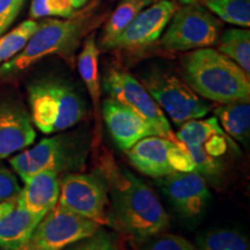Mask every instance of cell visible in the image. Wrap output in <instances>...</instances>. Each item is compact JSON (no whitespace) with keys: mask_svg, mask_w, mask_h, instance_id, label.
Wrapping results in <instances>:
<instances>
[{"mask_svg":"<svg viewBox=\"0 0 250 250\" xmlns=\"http://www.w3.org/2000/svg\"><path fill=\"white\" fill-rule=\"evenodd\" d=\"M176 143L162 136H149L134 144L126 155L140 173L160 179L175 171L170 156Z\"/></svg>","mask_w":250,"mask_h":250,"instance_id":"9a60e30c","label":"cell"},{"mask_svg":"<svg viewBox=\"0 0 250 250\" xmlns=\"http://www.w3.org/2000/svg\"><path fill=\"white\" fill-rule=\"evenodd\" d=\"M39 24L35 20H27L9 33L0 36V65L8 62L23 49Z\"/></svg>","mask_w":250,"mask_h":250,"instance_id":"d4e9b609","label":"cell"},{"mask_svg":"<svg viewBox=\"0 0 250 250\" xmlns=\"http://www.w3.org/2000/svg\"><path fill=\"white\" fill-rule=\"evenodd\" d=\"M100 225L56 204L46 212L20 250H64L67 246L93 235Z\"/></svg>","mask_w":250,"mask_h":250,"instance_id":"ba28073f","label":"cell"},{"mask_svg":"<svg viewBox=\"0 0 250 250\" xmlns=\"http://www.w3.org/2000/svg\"><path fill=\"white\" fill-rule=\"evenodd\" d=\"M236 62L247 74H250V30L230 28L219 37V50Z\"/></svg>","mask_w":250,"mask_h":250,"instance_id":"44dd1931","label":"cell"},{"mask_svg":"<svg viewBox=\"0 0 250 250\" xmlns=\"http://www.w3.org/2000/svg\"><path fill=\"white\" fill-rule=\"evenodd\" d=\"M87 18L65 20L49 19L40 23L19 54L0 65V77H12L26 71L41 59L52 55L71 57L85 34Z\"/></svg>","mask_w":250,"mask_h":250,"instance_id":"277c9868","label":"cell"},{"mask_svg":"<svg viewBox=\"0 0 250 250\" xmlns=\"http://www.w3.org/2000/svg\"><path fill=\"white\" fill-rule=\"evenodd\" d=\"M223 22L199 1L190 2L174 12L161 45L170 52H187L217 44Z\"/></svg>","mask_w":250,"mask_h":250,"instance_id":"8992f818","label":"cell"},{"mask_svg":"<svg viewBox=\"0 0 250 250\" xmlns=\"http://www.w3.org/2000/svg\"><path fill=\"white\" fill-rule=\"evenodd\" d=\"M30 118L41 132H62L77 125L85 117L81 96L61 78H43L28 86Z\"/></svg>","mask_w":250,"mask_h":250,"instance_id":"3957f363","label":"cell"},{"mask_svg":"<svg viewBox=\"0 0 250 250\" xmlns=\"http://www.w3.org/2000/svg\"><path fill=\"white\" fill-rule=\"evenodd\" d=\"M221 129L236 142L248 145L250 137L249 102H235L221 104L215 109Z\"/></svg>","mask_w":250,"mask_h":250,"instance_id":"d6986e66","label":"cell"},{"mask_svg":"<svg viewBox=\"0 0 250 250\" xmlns=\"http://www.w3.org/2000/svg\"><path fill=\"white\" fill-rule=\"evenodd\" d=\"M17 205L33 213L45 214L58 203L59 179L55 171H40L23 180Z\"/></svg>","mask_w":250,"mask_h":250,"instance_id":"2e32d148","label":"cell"},{"mask_svg":"<svg viewBox=\"0 0 250 250\" xmlns=\"http://www.w3.org/2000/svg\"><path fill=\"white\" fill-rule=\"evenodd\" d=\"M156 0H122L117 8L109 18L104 30H103L101 45L104 50H111L115 41L123 33L131 21L138 15L143 9L148 7Z\"/></svg>","mask_w":250,"mask_h":250,"instance_id":"ffe728a7","label":"cell"},{"mask_svg":"<svg viewBox=\"0 0 250 250\" xmlns=\"http://www.w3.org/2000/svg\"><path fill=\"white\" fill-rule=\"evenodd\" d=\"M219 20L242 28L250 26V0H201Z\"/></svg>","mask_w":250,"mask_h":250,"instance_id":"7402d4cb","label":"cell"},{"mask_svg":"<svg viewBox=\"0 0 250 250\" xmlns=\"http://www.w3.org/2000/svg\"><path fill=\"white\" fill-rule=\"evenodd\" d=\"M43 215L15 205L11 211L0 217V248L20 250L28 242Z\"/></svg>","mask_w":250,"mask_h":250,"instance_id":"e0dca14e","label":"cell"},{"mask_svg":"<svg viewBox=\"0 0 250 250\" xmlns=\"http://www.w3.org/2000/svg\"><path fill=\"white\" fill-rule=\"evenodd\" d=\"M71 2V5L73 6L74 9H79L81 7H83L87 4L88 0H68Z\"/></svg>","mask_w":250,"mask_h":250,"instance_id":"1f68e13d","label":"cell"},{"mask_svg":"<svg viewBox=\"0 0 250 250\" xmlns=\"http://www.w3.org/2000/svg\"><path fill=\"white\" fill-rule=\"evenodd\" d=\"M158 186L175 211L187 219L201 215L211 196L204 176L197 171H174L160 177Z\"/></svg>","mask_w":250,"mask_h":250,"instance_id":"8fae6325","label":"cell"},{"mask_svg":"<svg viewBox=\"0 0 250 250\" xmlns=\"http://www.w3.org/2000/svg\"><path fill=\"white\" fill-rule=\"evenodd\" d=\"M102 86L109 94V98L132 109L154 126L162 137L177 142L165 112L149 95L143 83L131 76L129 72L111 68L103 77Z\"/></svg>","mask_w":250,"mask_h":250,"instance_id":"30bf717a","label":"cell"},{"mask_svg":"<svg viewBox=\"0 0 250 250\" xmlns=\"http://www.w3.org/2000/svg\"><path fill=\"white\" fill-rule=\"evenodd\" d=\"M88 144L76 132H62L42 139L30 148H24L9 159V165L21 180L40 171L66 173L83 169Z\"/></svg>","mask_w":250,"mask_h":250,"instance_id":"5b68a950","label":"cell"},{"mask_svg":"<svg viewBox=\"0 0 250 250\" xmlns=\"http://www.w3.org/2000/svg\"><path fill=\"white\" fill-rule=\"evenodd\" d=\"M196 1H201V0H180L181 4H183V5L190 4V2H196Z\"/></svg>","mask_w":250,"mask_h":250,"instance_id":"d6a6232c","label":"cell"},{"mask_svg":"<svg viewBox=\"0 0 250 250\" xmlns=\"http://www.w3.org/2000/svg\"><path fill=\"white\" fill-rule=\"evenodd\" d=\"M142 83L162 111L176 125L199 120L210 111L208 103L187 83L167 72L151 71L143 77Z\"/></svg>","mask_w":250,"mask_h":250,"instance_id":"52a82bcc","label":"cell"},{"mask_svg":"<svg viewBox=\"0 0 250 250\" xmlns=\"http://www.w3.org/2000/svg\"><path fill=\"white\" fill-rule=\"evenodd\" d=\"M224 130L219 125L217 117L208 120H191L181 125L179 132L175 134L176 140L184 146L202 145L212 136L223 133Z\"/></svg>","mask_w":250,"mask_h":250,"instance_id":"cb8c5ba5","label":"cell"},{"mask_svg":"<svg viewBox=\"0 0 250 250\" xmlns=\"http://www.w3.org/2000/svg\"><path fill=\"white\" fill-rule=\"evenodd\" d=\"M76 9L68 0H33L29 15L31 19L57 17L70 19Z\"/></svg>","mask_w":250,"mask_h":250,"instance_id":"484cf974","label":"cell"},{"mask_svg":"<svg viewBox=\"0 0 250 250\" xmlns=\"http://www.w3.org/2000/svg\"><path fill=\"white\" fill-rule=\"evenodd\" d=\"M15 205H17V197L13 199H9V201L0 203V217L7 213L8 211H11Z\"/></svg>","mask_w":250,"mask_h":250,"instance_id":"4dcf8cb0","label":"cell"},{"mask_svg":"<svg viewBox=\"0 0 250 250\" xmlns=\"http://www.w3.org/2000/svg\"><path fill=\"white\" fill-rule=\"evenodd\" d=\"M99 56L100 50L96 44L95 34H90L83 42L79 57H78V71L85 83L87 92L95 109L99 107L101 96V81L99 73Z\"/></svg>","mask_w":250,"mask_h":250,"instance_id":"ac0fdd59","label":"cell"},{"mask_svg":"<svg viewBox=\"0 0 250 250\" xmlns=\"http://www.w3.org/2000/svg\"><path fill=\"white\" fill-rule=\"evenodd\" d=\"M20 190L21 186L17 175L0 164V203L15 198Z\"/></svg>","mask_w":250,"mask_h":250,"instance_id":"f1b7e54d","label":"cell"},{"mask_svg":"<svg viewBox=\"0 0 250 250\" xmlns=\"http://www.w3.org/2000/svg\"><path fill=\"white\" fill-rule=\"evenodd\" d=\"M64 250H118V242L115 234L100 227L93 235L72 243Z\"/></svg>","mask_w":250,"mask_h":250,"instance_id":"4316f807","label":"cell"},{"mask_svg":"<svg viewBox=\"0 0 250 250\" xmlns=\"http://www.w3.org/2000/svg\"><path fill=\"white\" fill-rule=\"evenodd\" d=\"M182 70L188 86L203 98L220 104L250 101L249 74L218 50H192L183 57Z\"/></svg>","mask_w":250,"mask_h":250,"instance_id":"7a4b0ae2","label":"cell"},{"mask_svg":"<svg viewBox=\"0 0 250 250\" xmlns=\"http://www.w3.org/2000/svg\"><path fill=\"white\" fill-rule=\"evenodd\" d=\"M198 250H250L248 239L234 229H213L196 239Z\"/></svg>","mask_w":250,"mask_h":250,"instance_id":"603a6c76","label":"cell"},{"mask_svg":"<svg viewBox=\"0 0 250 250\" xmlns=\"http://www.w3.org/2000/svg\"><path fill=\"white\" fill-rule=\"evenodd\" d=\"M24 1L26 0H0V36L4 35L14 22Z\"/></svg>","mask_w":250,"mask_h":250,"instance_id":"f546056e","label":"cell"},{"mask_svg":"<svg viewBox=\"0 0 250 250\" xmlns=\"http://www.w3.org/2000/svg\"><path fill=\"white\" fill-rule=\"evenodd\" d=\"M142 250H198L182 236L174 234H156L146 240Z\"/></svg>","mask_w":250,"mask_h":250,"instance_id":"83f0119b","label":"cell"},{"mask_svg":"<svg viewBox=\"0 0 250 250\" xmlns=\"http://www.w3.org/2000/svg\"><path fill=\"white\" fill-rule=\"evenodd\" d=\"M36 138L29 112L22 104L0 102V160L23 151Z\"/></svg>","mask_w":250,"mask_h":250,"instance_id":"5bb4252c","label":"cell"},{"mask_svg":"<svg viewBox=\"0 0 250 250\" xmlns=\"http://www.w3.org/2000/svg\"><path fill=\"white\" fill-rule=\"evenodd\" d=\"M58 204L100 226L108 224V183L98 174L68 173L59 181Z\"/></svg>","mask_w":250,"mask_h":250,"instance_id":"9c48e42d","label":"cell"},{"mask_svg":"<svg viewBox=\"0 0 250 250\" xmlns=\"http://www.w3.org/2000/svg\"><path fill=\"white\" fill-rule=\"evenodd\" d=\"M102 115L112 139L124 152L140 139L149 136H161L154 126L132 109L111 98L103 101Z\"/></svg>","mask_w":250,"mask_h":250,"instance_id":"4fadbf2b","label":"cell"},{"mask_svg":"<svg viewBox=\"0 0 250 250\" xmlns=\"http://www.w3.org/2000/svg\"><path fill=\"white\" fill-rule=\"evenodd\" d=\"M110 210L108 226L137 241H146L169 226V215L158 196L142 180L123 168L107 167Z\"/></svg>","mask_w":250,"mask_h":250,"instance_id":"6da1fadb","label":"cell"},{"mask_svg":"<svg viewBox=\"0 0 250 250\" xmlns=\"http://www.w3.org/2000/svg\"><path fill=\"white\" fill-rule=\"evenodd\" d=\"M175 11L176 6L170 0H156L131 21L111 49L137 50L153 44L160 39Z\"/></svg>","mask_w":250,"mask_h":250,"instance_id":"7c38bea8","label":"cell"}]
</instances>
